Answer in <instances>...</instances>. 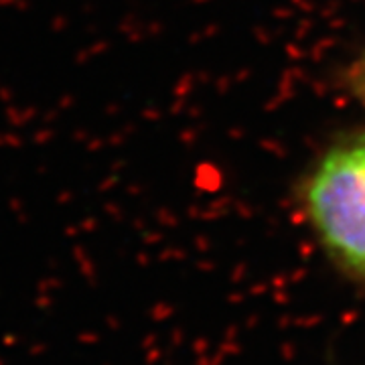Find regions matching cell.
Here are the masks:
<instances>
[{
	"instance_id": "2",
	"label": "cell",
	"mask_w": 365,
	"mask_h": 365,
	"mask_svg": "<svg viewBox=\"0 0 365 365\" xmlns=\"http://www.w3.org/2000/svg\"><path fill=\"white\" fill-rule=\"evenodd\" d=\"M364 86H365V76H364Z\"/></svg>"
},
{
	"instance_id": "1",
	"label": "cell",
	"mask_w": 365,
	"mask_h": 365,
	"mask_svg": "<svg viewBox=\"0 0 365 365\" xmlns=\"http://www.w3.org/2000/svg\"><path fill=\"white\" fill-rule=\"evenodd\" d=\"M304 199L331 256L365 278V132L327 153L307 185Z\"/></svg>"
}]
</instances>
